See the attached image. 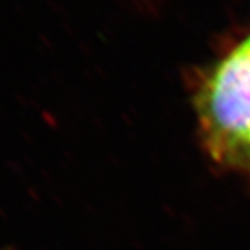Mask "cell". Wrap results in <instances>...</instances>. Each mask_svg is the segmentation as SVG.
Instances as JSON below:
<instances>
[{
  "mask_svg": "<svg viewBox=\"0 0 250 250\" xmlns=\"http://www.w3.org/2000/svg\"><path fill=\"white\" fill-rule=\"evenodd\" d=\"M196 108L211 156L233 163L250 135V38L215 67L197 93Z\"/></svg>",
  "mask_w": 250,
  "mask_h": 250,
  "instance_id": "obj_1",
  "label": "cell"
},
{
  "mask_svg": "<svg viewBox=\"0 0 250 250\" xmlns=\"http://www.w3.org/2000/svg\"><path fill=\"white\" fill-rule=\"evenodd\" d=\"M233 163H248V164H250V135L246 138V141L241 147L238 156L235 157Z\"/></svg>",
  "mask_w": 250,
  "mask_h": 250,
  "instance_id": "obj_2",
  "label": "cell"
}]
</instances>
